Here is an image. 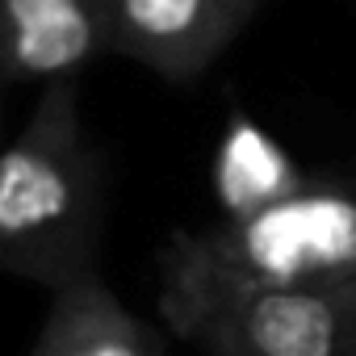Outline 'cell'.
<instances>
[{"label":"cell","instance_id":"3957f363","mask_svg":"<svg viewBox=\"0 0 356 356\" xmlns=\"http://www.w3.org/2000/svg\"><path fill=\"white\" fill-rule=\"evenodd\" d=\"M168 327L206 356H356V285L239 293Z\"/></svg>","mask_w":356,"mask_h":356},{"label":"cell","instance_id":"5b68a950","mask_svg":"<svg viewBox=\"0 0 356 356\" xmlns=\"http://www.w3.org/2000/svg\"><path fill=\"white\" fill-rule=\"evenodd\" d=\"M109 55V0H0V63L9 84L76 80Z\"/></svg>","mask_w":356,"mask_h":356},{"label":"cell","instance_id":"6da1fadb","mask_svg":"<svg viewBox=\"0 0 356 356\" xmlns=\"http://www.w3.org/2000/svg\"><path fill=\"white\" fill-rule=\"evenodd\" d=\"M356 285V176L306 181L206 231H176L159 256L163 323L260 289Z\"/></svg>","mask_w":356,"mask_h":356},{"label":"cell","instance_id":"52a82bcc","mask_svg":"<svg viewBox=\"0 0 356 356\" xmlns=\"http://www.w3.org/2000/svg\"><path fill=\"white\" fill-rule=\"evenodd\" d=\"M306 176L289 168V159L252 126H231L222 147V197L227 214H248L289 189H298Z\"/></svg>","mask_w":356,"mask_h":356},{"label":"cell","instance_id":"ba28073f","mask_svg":"<svg viewBox=\"0 0 356 356\" xmlns=\"http://www.w3.org/2000/svg\"><path fill=\"white\" fill-rule=\"evenodd\" d=\"M202 356H206V352H202Z\"/></svg>","mask_w":356,"mask_h":356},{"label":"cell","instance_id":"8992f818","mask_svg":"<svg viewBox=\"0 0 356 356\" xmlns=\"http://www.w3.org/2000/svg\"><path fill=\"white\" fill-rule=\"evenodd\" d=\"M26 356H163L151 327L134 318L101 273L51 293L38 339Z\"/></svg>","mask_w":356,"mask_h":356},{"label":"cell","instance_id":"7a4b0ae2","mask_svg":"<svg viewBox=\"0 0 356 356\" xmlns=\"http://www.w3.org/2000/svg\"><path fill=\"white\" fill-rule=\"evenodd\" d=\"M105 172L80 118L76 80L38 88L22 130L0 159V264L59 293L101 273Z\"/></svg>","mask_w":356,"mask_h":356},{"label":"cell","instance_id":"277c9868","mask_svg":"<svg viewBox=\"0 0 356 356\" xmlns=\"http://www.w3.org/2000/svg\"><path fill=\"white\" fill-rule=\"evenodd\" d=\"M260 5L264 0H109V55L189 84L239 42Z\"/></svg>","mask_w":356,"mask_h":356}]
</instances>
